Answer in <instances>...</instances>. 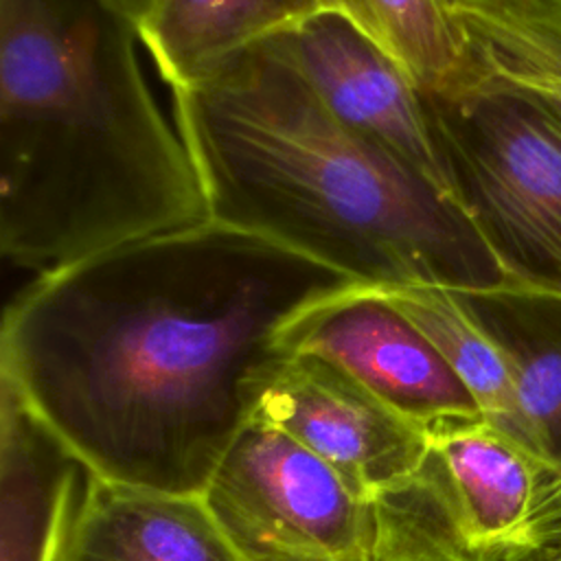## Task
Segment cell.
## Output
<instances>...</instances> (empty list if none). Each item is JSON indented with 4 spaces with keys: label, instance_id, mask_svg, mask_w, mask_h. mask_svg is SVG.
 I'll return each instance as SVG.
<instances>
[{
    "label": "cell",
    "instance_id": "15",
    "mask_svg": "<svg viewBox=\"0 0 561 561\" xmlns=\"http://www.w3.org/2000/svg\"><path fill=\"white\" fill-rule=\"evenodd\" d=\"M469 59L561 114V0H456Z\"/></svg>",
    "mask_w": 561,
    "mask_h": 561
},
{
    "label": "cell",
    "instance_id": "5",
    "mask_svg": "<svg viewBox=\"0 0 561 561\" xmlns=\"http://www.w3.org/2000/svg\"><path fill=\"white\" fill-rule=\"evenodd\" d=\"M557 478L484 419L430 427L416 467L375 504V561H524Z\"/></svg>",
    "mask_w": 561,
    "mask_h": 561
},
{
    "label": "cell",
    "instance_id": "18",
    "mask_svg": "<svg viewBox=\"0 0 561 561\" xmlns=\"http://www.w3.org/2000/svg\"><path fill=\"white\" fill-rule=\"evenodd\" d=\"M118 9H123L131 20H136V22H140L147 13H149V9H151V4L156 2V0H112Z\"/></svg>",
    "mask_w": 561,
    "mask_h": 561
},
{
    "label": "cell",
    "instance_id": "16",
    "mask_svg": "<svg viewBox=\"0 0 561 561\" xmlns=\"http://www.w3.org/2000/svg\"><path fill=\"white\" fill-rule=\"evenodd\" d=\"M392 57L425 92L449 90L471 68L447 0H320Z\"/></svg>",
    "mask_w": 561,
    "mask_h": 561
},
{
    "label": "cell",
    "instance_id": "12",
    "mask_svg": "<svg viewBox=\"0 0 561 561\" xmlns=\"http://www.w3.org/2000/svg\"><path fill=\"white\" fill-rule=\"evenodd\" d=\"M502 348L539 460L561 489V298L513 287L456 291Z\"/></svg>",
    "mask_w": 561,
    "mask_h": 561
},
{
    "label": "cell",
    "instance_id": "2",
    "mask_svg": "<svg viewBox=\"0 0 561 561\" xmlns=\"http://www.w3.org/2000/svg\"><path fill=\"white\" fill-rule=\"evenodd\" d=\"M171 94L208 219L366 287H511L454 197L340 123L274 37Z\"/></svg>",
    "mask_w": 561,
    "mask_h": 561
},
{
    "label": "cell",
    "instance_id": "6",
    "mask_svg": "<svg viewBox=\"0 0 561 561\" xmlns=\"http://www.w3.org/2000/svg\"><path fill=\"white\" fill-rule=\"evenodd\" d=\"M202 500L243 561H375L373 500L267 423L241 427Z\"/></svg>",
    "mask_w": 561,
    "mask_h": 561
},
{
    "label": "cell",
    "instance_id": "8",
    "mask_svg": "<svg viewBox=\"0 0 561 561\" xmlns=\"http://www.w3.org/2000/svg\"><path fill=\"white\" fill-rule=\"evenodd\" d=\"M280 346L335 364L427 427L482 419L434 344L375 287L357 285L309 307L285 327Z\"/></svg>",
    "mask_w": 561,
    "mask_h": 561
},
{
    "label": "cell",
    "instance_id": "21",
    "mask_svg": "<svg viewBox=\"0 0 561 561\" xmlns=\"http://www.w3.org/2000/svg\"><path fill=\"white\" fill-rule=\"evenodd\" d=\"M554 491H559V489H554ZM550 493H552V491H550Z\"/></svg>",
    "mask_w": 561,
    "mask_h": 561
},
{
    "label": "cell",
    "instance_id": "10",
    "mask_svg": "<svg viewBox=\"0 0 561 561\" xmlns=\"http://www.w3.org/2000/svg\"><path fill=\"white\" fill-rule=\"evenodd\" d=\"M59 561H243L202 495L83 476Z\"/></svg>",
    "mask_w": 561,
    "mask_h": 561
},
{
    "label": "cell",
    "instance_id": "7",
    "mask_svg": "<svg viewBox=\"0 0 561 561\" xmlns=\"http://www.w3.org/2000/svg\"><path fill=\"white\" fill-rule=\"evenodd\" d=\"M250 419L302 443L364 500H375L410 473L430 440L427 425L316 355H287Z\"/></svg>",
    "mask_w": 561,
    "mask_h": 561
},
{
    "label": "cell",
    "instance_id": "3",
    "mask_svg": "<svg viewBox=\"0 0 561 561\" xmlns=\"http://www.w3.org/2000/svg\"><path fill=\"white\" fill-rule=\"evenodd\" d=\"M112 0H0V252L46 274L208 219Z\"/></svg>",
    "mask_w": 561,
    "mask_h": 561
},
{
    "label": "cell",
    "instance_id": "11",
    "mask_svg": "<svg viewBox=\"0 0 561 561\" xmlns=\"http://www.w3.org/2000/svg\"><path fill=\"white\" fill-rule=\"evenodd\" d=\"M81 460L0 381V561H59Z\"/></svg>",
    "mask_w": 561,
    "mask_h": 561
},
{
    "label": "cell",
    "instance_id": "20",
    "mask_svg": "<svg viewBox=\"0 0 561 561\" xmlns=\"http://www.w3.org/2000/svg\"><path fill=\"white\" fill-rule=\"evenodd\" d=\"M447 2H449V4H454V2H456V0H447Z\"/></svg>",
    "mask_w": 561,
    "mask_h": 561
},
{
    "label": "cell",
    "instance_id": "1",
    "mask_svg": "<svg viewBox=\"0 0 561 561\" xmlns=\"http://www.w3.org/2000/svg\"><path fill=\"white\" fill-rule=\"evenodd\" d=\"M357 285L204 219L37 274L4 309L0 381L88 473L202 495L285 327Z\"/></svg>",
    "mask_w": 561,
    "mask_h": 561
},
{
    "label": "cell",
    "instance_id": "13",
    "mask_svg": "<svg viewBox=\"0 0 561 561\" xmlns=\"http://www.w3.org/2000/svg\"><path fill=\"white\" fill-rule=\"evenodd\" d=\"M316 11L320 0H156L138 28L164 83L182 88Z\"/></svg>",
    "mask_w": 561,
    "mask_h": 561
},
{
    "label": "cell",
    "instance_id": "17",
    "mask_svg": "<svg viewBox=\"0 0 561 561\" xmlns=\"http://www.w3.org/2000/svg\"><path fill=\"white\" fill-rule=\"evenodd\" d=\"M561 550V489L543 497L530 528V552L526 559Z\"/></svg>",
    "mask_w": 561,
    "mask_h": 561
},
{
    "label": "cell",
    "instance_id": "9",
    "mask_svg": "<svg viewBox=\"0 0 561 561\" xmlns=\"http://www.w3.org/2000/svg\"><path fill=\"white\" fill-rule=\"evenodd\" d=\"M274 39L340 123L449 193L421 88L392 57L333 11H316Z\"/></svg>",
    "mask_w": 561,
    "mask_h": 561
},
{
    "label": "cell",
    "instance_id": "14",
    "mask_svg": "<svg viewBox=\"0 0 561 561\" xmlns=\"http://www.w3.org/2000/svg\"><path fill=\"white\" fill-rule=\"evenodd\" d=\"M379 291L434 344L476 399L482 419L539 458L517 399L511 366L458 294L443 287Z\"/></svg>",
    "mask_w": 561,
    "mask_h": 561
},
{
    "label": "cell",
    "instance_id": "4",
    "mask_svg": "<svg viewBox=\"0 0 561 561\" xmlns=\"http://www.w3.org/2000/svg\"><path fill=\"white\" fill-rule=\"evenodd\" d=\"M421 94L449 195L511 287L561 298V114L473 61Z\"/></svg>",
    "mask_w": 561,
    "mask_h": 561
},
{
    "label": "cell",
    "instance_id": "19",
    "mask_svg": "<svg viewBox=\"0 0 561 561\" xmlns=\"http://www.w3.org/2000/svg\"><path fill=\"white\" fill-rule=\"evenodd\" d=\"M524 561H561V550L543 552V554H537V557H530V559H524Z\"/></svg>",
    "mask_w": 561,
    "mask_h": 561
}]
</instances>
